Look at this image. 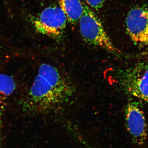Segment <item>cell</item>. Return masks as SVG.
Segmentation results:
<instances>
[{"mask_svg":"<svg viewBox=\"0 0 148 148\" xmlns=\"http://www.w3.org/2000/svg\"><path fill=\"white\" fill-rule=\"evenodd\" d=\"M119 82L127 95L148 103V64L139 63L123 71Z\"/></svg>","mask_w":148,"mask_h":148,"instance_id":"obj_3","label":"cell"},{"mask_svg":"<svg viewBox=\"0 0 148 148\" xmlns=\"http://www.w3.org/2000/svg\"><path fill=\"white\" fill-rule=\"evenodd\" d=\"M86 4L90 8L98 11L102 8L106 0H84Z\"/></svg>","mask_w":148,"mask_h":148,"instance_id":"obj_10","label":"cell"},{"mask_svg":"<svg viewBox=\"0 0 148 148\" xmlns=\"http://www.w3.org/2000/svg\"><path fill=\"white\" fill-rule=\"evenodd\" d=\"M18 88V83L13 76L0 71V116L11 106Z\"/></svg>","mask_w":148,"mask_h":148,"instance_id":"obj_7","label":"cell"},{"mask_svg":"<svg viewBox=\"0 0 148 148\" xmlns=\"http://www.w3.org/2000/svg\"><path fill=\"white\" fill-rule=\"evenodd\" d=\"M81 17L78 21L79 32L86 42L101 48L109 53L118 56L120 54L106 32L101 19L85 3Z\"/></svg>","mask_w":148,"mask_h":148,"instance_id":"obj_2","label":"cell"},{"mask_svg":"<svg viewBox=\"0 0 148 148\" xmlns=\"http://www.w3.org/2000/svg\"><path fill=\"white\" fill-rule=\"evenodd\" d=\"M32 20L38 33L56 40L64 36L68 22L65 13L57 5L46 8Z\"/></svg>","mask_w":148,"mask_h":148,"instance_id":"obj_4","label":"cell"},{"mask_svg":"<svg viewBox=\"0 0 148 148\" xmlns=\"http://www.w3.org/2000/svg\"><path fill=\"white\" fill-rule=\"evenodd\" d=\"M126 29L136 45L148 49V8L138 6L131 9L126 17Z\"/></svg>","mask_w":148,"mask_h":148,"instance_id":"obj_5","label":"cell"},{"mask_svg":"<svg viewBox=\"0 0 148 148\" xmlns=\"http://www.w3.org/2000/svg\"><path fill=\"white\" fill-rule=\"evenodd\" d=\"M20 53L0 43V71L7 63L14 57L20 56Z\"/></svg>","mask_w":148,"mask_h":148,"instance_id":"obj_9","label":"cell"},{"mask_svg":"<svg viewBox=\"0 0 148 148\" xmlns=\"http://www.w3.org/2000/svg\"><path fill=\"white\" fill-rule=\"evenodd\" d=\"M59 6L65 13L68 22L75 26L78 23L84 10L81 0H58Z\"/></svg>","mask_w":148,"mask_h":148,"instance_id":"obj_8","label":"cell"},{"mask_svg":"<svg viewBox=\"0 0 148 148\" xmlns=\"http://www.w3.org/2000/svg\"><path fill=\"white\" fill-rule=\"evenodd\" d=\"M140 103L136 100L129 101L125 110V122L130 134L136 143L141 144L147 136L145 117Z\"/></svg>","mask_w":148,"mask_h":148,"instance_id":"obj_6","label":"cell"},{"mask_svg":"<svg viewBox=\"0 0 148 148\" xmlns=\"http://www.w3.org/2000/svg\"><path fill=\"white\" fill-rule=\"evenodd\" d=\"M75 92L72 83L56 67L43 63L17 102L24 112H43L64 106Z\"/></svg>","mask_w":148,"mask_h":148,"instance_id":"obj_1","label":"cell"}]
</instances>
